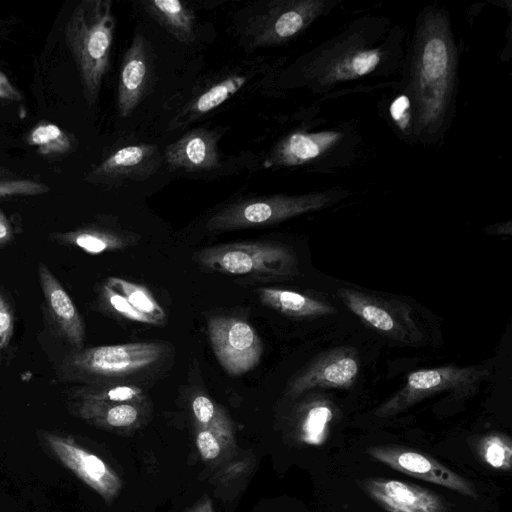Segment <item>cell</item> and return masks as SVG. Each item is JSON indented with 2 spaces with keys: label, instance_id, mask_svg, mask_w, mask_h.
Listing matches in <instances>:
<instances>
[{
  "label": "cell",
  "instance_id": "6da1fadb",
  "mask_svg": "<svg viewBox=\"0 0 512 512\" xmlns=\"http://www.w3.org/2000/svg\"><path fill=\"white\" fill-rule=\"evenodd\" d=\"M411 56L409 89L415 130L433 136L447 119L456 73V50L442 11L431 10L422 17Z\"/></svg>",
  "mask_w": 512,
  "mask_h": 512
},
{
  "label": "cell",
  "instance_id": "7a4b0ae2",
  "mask_svg": "<svg viewBox=\"0 0 512 512\" xmlns=\"http://www.w3.org/2000/svg\"><path fill=\"white\" fill-rule=\"evenodd\" d=\"M115 18L110 0H84L74 9L65 28L68 47L78 67L84 95L97 102L109 66Z\"/></svg>",
  "mask_w": 512,
  "mask_h": 512
},
{
  "label": "cell",
  "instance_id": "3957f363",
  "mask_svg": "<svg viewBox=\"0 0 512 512\" xmlns=\"http://www.w3.org/2000/svg\"><path fill=\"white\" fill-rule=\"evenodd\" d=\"M166 351L163 343L147 341L81 348L64 359L60 373L64 381L108 384L147 371L164 358Z\"/></svg>",
  "mask_w": 512,
  "mask_h": 512
},
{
  "label": "cell",
  "instance_id": "277c9868",
  "mask_svg": "<svg viewBox=\"0 0 512 512\" xmlns=\"http://www.w3.org/2000/svg\"><path fill=\"white\" fill-rule=\"evenodd\" d=\"M196 261L209 270L258 278H287L298 272L295 253L272 241L234 242L204 248Z\"/></svg>",
  "mask_w": 512,
  "mask_h": 512
},
{
  "label": "cell",
  "instance_id": "5b68a950",
  "mask_svg": "<svg viewBox=\"0 0 512 512\" xmlns=\"http://www.w3.org/2000/svg\"><path fill=\"white\" fill-rule=\"evenodd\" d=\"M329 192L304 195H273L230 204L212 215L206 224L211 231H229L267 226L323 209L335 200Z\"/></svg>",
  "mask_w": 512,
  "mask_h": 512
},
{
  "label": "cell",
  "instance_id": "8992f818",
  "mask_svg": "<svg viewBox=\"0 0 512 512\" xmlns=\"http://www.w3.org/2000/svg\"><path fill=\"white\" fill-rule=\"evenodd\" d=\"M324 0H273L264 3L245 22L242 31L251 48L291 40L327 9Z\"/></svg>",
  "mask_w": 512,
  "mask_h": 512
},
{
  "label": "cell",
  "instance_id": "52a82bcc",
  "mask_svg": "<svg viewBox=\"0 0 512 512\" xmlns=\"http://www.w3.org/2000/svg\"><path fill=\"white\" fill-rule=\"evenodd\" d=\"M488 376L487 370L454 365L421 369L410 373L405 384L375 411L377 417H390L412 405L444 391H452L457 397L474 393Z\"/></svg>",
  "mask_w": 512,
  "mask_h": 512
},
{
  "label": "cell",
  "instance_id": "ba28073f",
  "mask_svg": "<svg viewBox=\"0 0 512 512\" xmlns=\"http://www.w3.org/2000/svg\"><path fill=\"white\" fill-rule=\"evenodd\" d=\"M44 449L79 480L111 503L120 493L123 482L118 473L100 455L81 444L73 435L38 431Z\"/></svg>",
  "mask_w": 512,
  "mask_h": 512
},
{
  "label": "cell",
  "instance_id": "9c48e42d",
  "mask_svg": "<svg viewBox=\"0 0 512 512\" xmlns=\"http://www.w3.org/2000/svg\"><path fill=\"white\" fill-rule=\"evenodd\" d=\"M207 328L213 352L228 374L243 375L259 364L262 341L248 322L237 317L213 316Z\"/></svg>",
  "mask_w": 512,
  "mask_h": 512
},
{
  "label": "cell",
  "instance_id": "30bf717a",
  "mask_svg": "<svg viewBox=\"0 0 512 512\" xmlns=\"http://www.w3.org/2000/svg\"><path fill=\"white\" fill-rule=\"evenodd\" d=\"M337 296L350 311L374 330L406 343L421 339L418 327L403 304L382 300L351 288H339Z\"/></svg>",
  "mask_w": 512,
  "mask_h": 512
},
{
  "label": "cell",
  "instance_id": "8fae6325",
  "mask_svg": "<svg viewBox=\"0 0 512 512\" xmlns=\"http://www.w3.org/2000/svg\"><path fill=\"white\" fill-rule=\"evenodd\" d=\"M384 48H363L347 44L344 48L330 49L311 59L304 76L320 87L354 80L374 72L384 62Z\"/></svg>",
  "mask_w": 512,
  "mask_h": 512
},
{
  "label": "cell",
  "instance_id": "7c38bea8",
  "mask_svg": "<svg viewBox=\"0 0 512 512\" xmlns=\"http://www.w3.org/2000/svg\"><path fill=\"white\" fill-rule=\"evenodd\" d=\"M367 452L372 458L404 474L444 486L471 498L478 497L471 482L429 455L391 445L371 446Z\"/></svg>",
  "mask_w": 512,
  "mask_h": 512
},
{
  "label": "cell",
  "instance_id": "4fadbf2b",
  "mask_svg": "<svg viewBox=\"0 0 512 512\" xmlns=\"http://www.w3.org/2000/svg\"><path fill=\"white\" fill-rule=\"evenodd\" d=\"M361 488L388 512H450L447 502L421 486L394 479L368 478Z\"/></svg>",
  "mask_w": 512,
  "mask_h": 512
},
{
  "label": "cell",
  "instance_id": "5bb4252c",
  "mask_svg": "<svg viewBox=\"0 0 512 512\" xmlns=\"http://www.w3.org/2000/svg\"><path fill=\"white\" fill-rule=\"evenodd\" d=\"M358 372V358L352 350H333L316 358L296 375L288 386V394L298 396L314 388H348Z\"/></svg>",
  "mask_w": 512,
  "mask_h": 512
},
{
  "label": "cell",
  "instance_id": "9a60e30c",
  "mask_svg": "<svg viewBox=\"0 0 512 512\" xmlns=\"http://www.w3.org/2000/svg\"><path fill=\"white\" fill-rule=\"evenodd\" d=\"M38 276L47 309L60 334L76 349L83 348L85 329L81 315L61 283L43 263Z\"/></svg>",
  "mask_w": 512,
  "mask_h": 512
},
{
  "label": "cell",
  "instance_id": "2e32d148",
  "mask_svg": "<svg viewBox=\"0 0 512 512\" xmlns=\"http://www.w3.org/2000/svg\"><path fill=\"white\" fill-rule=\"evenodd\" d=\"M73 414L90 425L113 433H130L146 422L143 402L108 403L76 400Z\"/></svg>",
  "mask_w": 512,
  "mask_h": 512
},
{
  "label": "cell",
  "instance_id": "e0dca14e",
  "mask_svg": "<svg viewBox=\"0 0 512 512\" xmlns=\"http://www.w3.org/2000/svg\"><path fill=\"white\" fill-rule=\"evenodd\" d=\"M149 75L147 41L136 34L126 51L119 76L117 106L120 116H129L138 106Z\"/></svg>",
  "mask_w": 512,
  "mask_h": 512
},
{
  "label": "cell",
  "instance_id": "ac0fdd59",
  "mask_svg": "<svg viewBox=\"0 0 512 512\" xmlns=\"http://www.w3.org/2000/svg\"><path fill=\"white\" fill-rule=\"evenodd\" d=\"M164 157L172 168L186 171L211 170L220 163L216 137L205 129L193 130L170 144Z\"/></svg>",
  "mask_w": 512,
  "mask_h": 512
},
{
  "label": "cell",
  "instance_id": "d6986e66",
  "mask_svg": "<svg viewBox=\"0 0 512 512\" xmlns=\"http://www.w3.org/2000/svg\"><path fill=\"white\" fill-rule=\"evenodd\" d=\"M160 164L159 150L151 144L122 147L105 159L94 174L106 179L140 180L153 174Z\"/></svg>",
  "mask_w": 512,
  "mask_h": 512
},
{
  "label": "cell",
  "instance_id": "ffe728a7",
  "mask_svg": "<svg viewBox=\"0 0 512 512\" xmlns=\"http://www.w3.org/2000/svg\"><path fill=\"white\" fill-rule=\"evenodd\" d=\"M341 137L342 134L336 131L294 132L275 146L266 161V166L290 167L304 164L319 157Z\"/></svg>",
  "mask_w": 512,
  "mask_h": 512
},
{
  "label": "cell",
  "instance_id": "44dd1931",
  "mask_svg": "<svg viewBox=\"0 0 512 512\" xmlns=\"http://www.w3.org/2000/svg\"><path fill=\"white\" fill-rule=\"evenodd\" d=\"M257 294L265 306L294 318L319 317L335 312L332 305L292 290L262 287Z\"/></svg>",
  "mask_w": 512,
  "mask_h": 512
},
{
  "label": "cell",
  "instance_id": "7402d4cb",
  "mask_svg": "<svg viewBox=\"0 0 512 512\" xmlns=\"http://www.w3.org/2000/svg\"><path fill=\"white\" fill-rule=\"evenodd\" d=\"M195 445L201 459L211 468L232 456L238 447L229 416L208 427H195Z\"/></svg>",
  "mask_w": 512,
  "mask_h": 512
},
{
  "label": "cell",
  "instance_id": "603a6c76",
  "mask_svg": "<svg viewBox=\"0 0 512 512\" xmlns=\"http://www.w3.org/2000/svg\"><path fill=\"white\" fill-rule=\"evenodd\" d=\"M145 12L173 37L190 43L195 37L196 18L193 10L178 0H146Z\"/></svg>",
  "mask_w": 512,
  "mask_h": 512
},
{
  "label": "cell",
  "instance_id": "cb8c5ba5",
  "mask_svg": "<svg viewBox=\"0 0 512 512\" xmlns=\"http://www.w3.org/2000/svg\"><path fill=\"white\" fill-rule=\"evenodd\" d=\"M53 238L59 243L78 247L89 254H100L122 249L131 242L128 237L122 234L98 228H83L58 233Z\"/></svg>",
  "mask_w": 512,
  "mask_h": 512
},
{
  "label": "cell",
  "instance_id": "d4e9b609",
  "mask_svg": "<svg viewBox=\"0 0 512 512\" xmlns=\"http://www.w3.org/2000/svg\"><path fill=\"white\" fill-rule=\"evenodd\" d=\"M246 81L245 76L232 75L215 83L189 103L180 116L181 121L188 122L214 110L238 92Z\"/></svg>",
  "mask_w": 512,
  "mask_h": 512
},
{
  "label": "cell",
  "instance_id": "484cf974",
  "mask_svg": "<svg viewBox=\"0 0 512 512\" xmlns=\"http://www.w3.org/2000/svg\"><path fill=\"white\" fill-rule=\"evenodd\" d=\"M105 284L125 297L136 310L152 319L156 325L165 322V311L146 287L119 277H108Z\"/></svg>",
  "mask_w": 512,
  "mask_h": 512
},
{
  "label": "cell",
  "instance_id": "4316f807",
  "mask_svg": "<svg viewBox=\"0 0 512 512\" xmlns=\"http://www.w3.org/2000/svg\"><path fill=\"white\" fill-rule=\"evenodd\" d=\"M75 400H88L108 403L144 402L145 396L140 387L128 384L87 385L76 389Z\"/></svg>",
  "mask_w": 512,
  "mask_h": 512
},
{
  "label": "cell",
  "instance_id": "83f0119b",
  "mask_svg": "<svg viewBox=\"0 0 512 512\" xmlns=\"http://www.w3.org/2000/svg\"><path fill=\"white\" fill-rule=\"evenodd\" d=\"M255 466V457L246 452L237 451L212 467L209 481L217 487L233 485L249 476Z\"/></svg>",
  "mask_w": 512,
  "mask_h": 512
},
{
  "label": "cell",
  "instance_id": "f1b7e54d",
  "mask_svg": "<svg viewBox=\"0 0 512 512\" xmlns=\"http://www.w3.org/2000/svg\"><path fill=\"white\" fill-rule=\"evenodd\" d=\"M28 143L37 147L42 155L63 154L71 149L67 134L55 124L41 123L31 130Z\"/></svg>",
  "mask_w": 512,
  "mask_h": 512
},
{
  "label": "cell",
  "instance_id": "f546056e",
  "mask_svg": "<svg viewBox=\"0 0 512 512\" xmlns=\"http://www.w3.org/2000/svg\"><path fill=\"white\" fill-rule=\"evenodd\" d=\"M478 452L490 467L510 470L512 467V444L508 436L492 433L482 437L478 443Z\"/></svg>",
  "mask_w": 512,
  "mask_h": 512
},
{
  "label": "cell",
  "instance_id": "4dcf8cb0",
  "mask_svg": "<svg viewBox=\"0 0 512 512\" xmlns=\"http://www.w3.org/2000/svg\"><path fill=\"white\" fill-rule=\"evenodd\" d=\"M101 297L107 306L118 315L132 321L156 325L152 319L136 310L125 297L105 283L101 287Z\"/></svg>",
  "mask_w": 512,
  "mask_h": 512
},
{
  "label": "cell",
  "instance_id": "1f68e13d",
  "mask_svg": "<svg viewBox=\"0 0 512 512\" xmlns=\"http://www.w3.org/2000/svg\"><path fill=\"white\" fill-rule=\"evenodd\" d=\"M195 427H208L226 414L225 410L205 395H198L192 402Z\"/></svg>",
  "mask_w": 512,
  "mask_h": 512
},
{
  "label": "cell",
  "instance_id": "d6a6232c",
  "mask_svg": "<svg viewBox=\"0 0 512 512\" xmlns=\"http://www.w3.org/2000/svg\"><path fill=\"white\" fill-rule=\"evenodd\" d=\"M48 187L42 183L31 180H6L0 181V198L37 195L48 191Z\"/></svg>",
  "mask_w": 512,
  "mask_h": 512
},
{
  "label": "cell",
  "instance_id": "836d02e7",
  "mask_svg": "<svg viewBox=\"0 0 512 512\" xmlns=\"http://www.w3.org/2000/svg\"><path fill=\"white\" fill-rule=\"evenodd\" d=\"M390 114L397 126L406 132L412 121V104L409 96L397 97L390 106Z\"/></svg>",
  "mask_w": 512,
  "mask_h": 512
},
{
  "label": "cell",
  "instance_id": "e575fe53",
  "mask_svg": "<svg viewBox=\"0 0 512 512\" xmlns=\"http://www.w3.org/2000/svg\"><path fill=\"white\" fill-rule=\"evenodd\" d=\"M14 331V315L6 300L0 295V356L8 347Z\"/></svg>",
  "mask_w": 512,
  "mask_h": 512
},
{
  "label": "cell",
  "instance_id": "d590c367",
  "mask_svg": "<svg viewBox=\"0 0 512 512\" xmlns=\"http://www.w3.org/2000/svg\"><path fill=\"white\" fill-rule=\"evenodd\" d=\"M0 98L7 100H20L21 94L11 84L9 79L0 71Z\"/></svg>",
  "mask_w": 512,
  "mask_h": 512
},
{
  "label": "cell",
  "instance_id": "8d00e7d4",
  "mask_svg": "<svg viewBox=\"0 0 512 512\" xmlns=\"http://www.w3.org/2000/svg\"><path fill=\"white\" fill-rule=\"evenodd\" d=\"M12 235L11 224L5 214L0 211V245L8 243L12 239Z\"/></svg>",
  "mask_w": 512,
  "mask_h": 512
},
{
  "label": "cell",
  "instance_id": "74e56055",
  "mask_svg": "<svg viewBox=\"0 0 512 512\" xmlns=\"http://www.w3.org/2000/svg\"><path fill=\"white\" fill-rule=\"evenodd\" d=\"M186 512H215L212 500L208 495H203Z\"/></svg>",
  "mask_w": 512,
  "mask_h": 512
}]
</instances>
